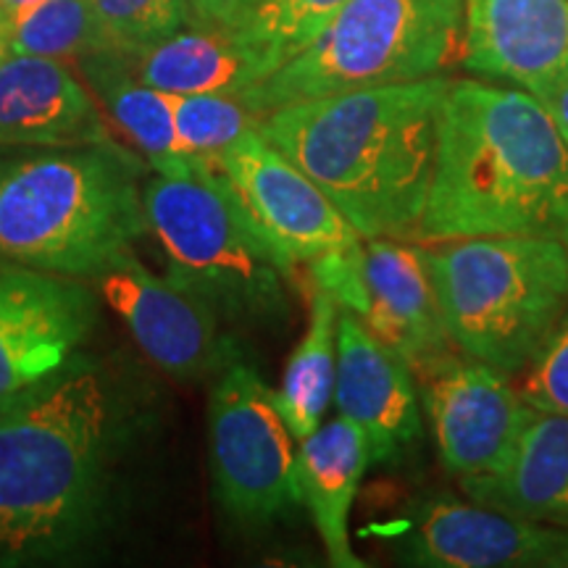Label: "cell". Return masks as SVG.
<instances>
[{
    "instance_id": "obj_1",
    "label": "cell",
    "mask_w": 568,
    "mask_h": 568,
    "mask_svg": "<svg viewBox=\"0 0 568 568\" xmlns=\"http://www.w3.org/2000/svg\"><path fill=\"white\" fill-rule=\"evenodd\" d=\"M126 435L124 387L82 351L0 400V566L63 558L101 529Z\"/></svg>"
},
{
    "instance_id": "obj_2",
    "label": "cell",
    "mask_w": 568,
    "mask_h": 568,
    "mask_svg": "<svg viewBox=\"0 0 568 568\" xmlns=\"http://www.w3.org/2000/svg\"><path fill=\"white\" fill-rule=\"evenodd\" d=\"M450 80L379 84L284 103L258 132L297 163L364 240L416 243Z\"/></svg>"
},
{
    "instance_id": "obj_3",
    "label": "cell",
    "mask_w": 568,
    "mask_h": 568,
    "mask_svg": "<svg viewBox=\"0 0 568 568\" xmlns=\"http://www.w3.org/2000/svg\"><path fill=\"white\" fill-rule=\"evenodd\" d=\"M568 213V148L529 90L450 80L416 243L556 234Z\"/></svg>"
},
{
    "instance_id": "obj_4",
    "label": "cell",
    "mask_w": 568,
    "mask_h": 568,
    "mask_svg": "<svg viewBox=\"0 0 568 568\" xmlns=\"http://www.w3.org/2000/svg\"><path fill=\"white\" fill-rule=\"evenodd\" d=\"M151 163L119 140L0 145V266L92 282L148 234Z\"/></svg>"
},
{
    "instance_id": "obj_5",
    "label": "cell",
    "mask_w": 568,
    "mask_h": 568,
    "mask_svg": "<svg viewBox=\"0 0 568 568\" xmlns=\"http://www.w3.org/2000/svg\"><path fill=\"white\" fill-rule=\"evenodd\" d=\"M458 353L524 372L568 314V253L556 234H495L426 245Z\"/></svg>"
},
{
    "instance_id": "obj_6",
    "label": "cell",
    "mask_w": 568,
    "mask_h": 568,
    "mask_svg": "<svg viewBox=\"0 0 568 568\" xmlns=\"http://www.w3.org/2000/svg\"><path fill=\"white\" fill-rule=\"evenodd\" d=\"M466 0H347L324 32L243 101L266 116L284 103L416 82L464 63Z\"/></svg>"
},
{
    "instance_id": "obj_7",
    "label": "cell",
    "mask_w": 568,
    "mask_h": 568,
    "mask_svg": "<svg viewBox=\"0 0 568 568\" xmlns=\"http://www.w3.org/2000/svg\"><path fill=\"white\" fill-rule=\"evenodd\" d=\"M148 234L169 261V276L216 305L224 318H274L293 276L216 163L151 172L142 182Z\"/></svg>"
},
{
    "instance_id": "obj_8",
    "label": "cell",
    "mask_w": 568,
    "mask_h": 568,
    "mask_svg": "<svg viewBox=\"0 0 568 568\" xmlns=\"http://www.w3.org/2000/svg\"><path fill=\"white\" fill-rule=\"evenodd\" d=\"M297 439L255 368L232 364L209 400V456L219 506L234 521L258 527L301 503Z\"/></svg>"
},
{
    "instance_id": "obj_9",
    "label": "cell",
    "mask_w": 568,
    "mask_h": 568,
    "mask_svg": "<svg viewBox=\"0 0 568 568\" xmlns=\"http://www.w3.org/2000/svg\"><path fill=\"white\" fill-rule=\"evenodd\" d=\"M134 343L163 374L197 382L237 364L222 311L187 284L148 268L134 247L92 280Z\"/></svg>"
},
{
    "instance_id": "obj_10",
    "label": "cell",
    "mask_w": 568,
    "mask_h": 568,
    "mask_svg": "<svg viewBox=\"0 0 568 568\" xmlns=\"http://www.w3.org/2000/svg\"><path fill=\"white\" fill-rule=\"evenodd\" d=\"M216 169L293 274L364 240L324 190L258 130L226 148Z\"/></svg>"
},
{
    "instance_id": "obj_11",
    "label": "cell",
    "mask_w": 568,
    "mask_h": 568,
    "mask_svg": "<svg viewBox=\"0 0 568 568\" xmlns=\"http://www.w3.org/2000/svg\"><path fill=\"white\" fill-rule=\"evenodd\" d=\"M439 460L460 479L500 474L535 408L497 368L450 353L416 374Z\"/></svg>"
},
{
    "instance_id": "obj_12",
    "label": "cell",
    "mask_w": 568,
    "mask_h": 568,
    "mask_svg": "<svg viewBox=\"0 0 568 568\" xmlns=\"http://www.w3.org/2000/svg\"><path fill=\"white\" fill-rule=\"evenodd\" d=\"M395 558L414 568H568V529L435 497L410 510Z\"/></svg>"
},
{
    "instance_id": "obj_13",
    "label": "cell",
    "mask_w": 568,
    "mask_h": 568,
    "mask_svg": "<svg viewBox=\"0 0 568 568\" xmlns=\"http://www.w3.org/2000/svg\"><path fill=\"white\" fill-rule=\"evenodd\" d=\"M98 316L101 295L88 280L0 266V400L67 364Z\"/></svg>"
},
{
    "instance_id": "obj_14",
    "label": "cell",
    "mask_w": 568,
    "mask_h": 568,
    "mask_svg": "<svg viewBox=\"0 0 568 568\" xmlns=\"http://www.w3.org/2000/svg\"><path fill=\"white\" fill-rule=\"evenodd\" d=\"M337 414L364 429L376 464H389L422 432L416 374L351 311L339 308Z\"/></svg>"
},
{
    "instance_id": "obj_15",
    "label": "cell",
    "mask_w": 568,
    "mask_h": 568,
    "mask_svg": "<svg viewBox=\"0 0 568 568\" xmlns=\"http://www.w3.org/2000/svg\"><path fill=\"white\" fill-rule=\"evenodd\" d=\"M368 332L418 374L456 353L439 308L426 245L410 240H364Z\"/></svg>"
},
{
    "instance_id": "obj_16",
    "label": "cell",
    "mask_w": 568,
    "mask_h": 568,
    "mask_svg": "<svg viewBox=\"0 0 568 568\" xmlns=\"http://www.w3.org/2000/svg\"><path fill=\"white\" fill-rule=\"evenodd\" d=\"M113 126L69 61L11 53L0 63V145L111 142Z\"/></svg>"
},
{
    "instance_id": "obj_17",
    "label": "cell",
    "mask_w": 568,
    "mask_h": 568,
    "mask_svg": "<svg viewBox=\"0 0 568 568\" xmlns=\"http://www.w3.org/2000/svg\"><path fill=\"white\" fill-rule=\"evenodd\" d=\"M466 69L535 92L568 63V0H466Z\"/></svg>"
},
{
    "instance_id": "obj_18",
    "label": "cell",
    "mask_w": 568,
    "mask_h": 568,
    "mask_svg": "<svg viewBox=\"0 0 568 568\" xmlns=\"http://www.w3.org/2000/svg\"><path fill=\"white\" fill-rule=\"evenodd\" d=\"M368 464L372 453L364 429L339 414L297 445V493L308 508L326 558L337 568L364 566L353 552L347 521Z\"/></svg>"
},
{
    "instance_id": "obj_19",
    "label": "cell",
    "mask_w": 568,
    "mask_h": 568,
    "mask_svg": "<svg viewBox=\"0 0 568 568\" xmlns=\"http://www.w3.org/2000/svg\"><path fill=\"white\" fill-rule=\"evenodd\" d=\"M124 55L138 80L172 95H243L268 77L264 63L245 42L226 27L213 24H187L153 45Z\"/></svg>"
},
{
    "instance_id": "obj_20",
    "label": "cell",
    "mask_w": 568,
    "mask_h": 568,
    "mask_svg": "<svg viewBox=\"0 0 568 568\" xmlns=\"http://www.w3.org/2000/svg\"><path fill=\"white\" fill-rule=\"evenodd\" d=\"M460 485L479 506L568 529V416L535 410L510 464Z\"/></svg>"
},
{
    "instance_id": "obj_21",
    "label": "cell",
    "mask_w": 568,
    "mask_h": 568,
    "mask_svg": "<svg viewBox=\"0 0 568 568\" xmlns=\"http://www.w3.org/2000/svg\"><path fill=\"white\" fill-rule=\"evenodd\" d=\"M74 63L111 122L126 134L134 151L151 163L153 172H180L193 163L176 140L172 95L138 80L122 51L109 48Z\"/></svg>"
},
{
    "instance_id": "obj_22",
    "label": "cell",
    "mask_w": 568,
    "mask_h": 568,
    "mask_svg": "<svg viewBox=\"0 0 568 568\" xmlns=\"http://www.w3.org/2000/svg\"><path fill=\"white\" fill-rule=\"evenodd\" d=\"M337 326L339 305L322 290H314L305 335L284 366L280 389H274L276 406L297 443L324 424L329 403L335 400Z\"/></svg>"
},
{
    "instance_id": "obj_23",
    "label": "cell",
    "mask_w": 568,
    "mask_h": 568,
    "mask_svg": "<svg viewBox=\"0 0 568 568\" xmlns=\"http://www.w3.org/2000/svg\"><path fill=\"white\" fill-rule=\"evenodd\" d=\"M345 3L347 0H237L224 27L274 74L303 53Z\"/></svg>"
},
{
    "instance_id": "obj_24",
    "label": "cell",
    "mask_w": 568,
    "mask_h": 568,
    "mask_svg": "<svg viewBox=\"0 0 568 568\" xmlns=\"http://www.w3.org/2000/svg\"><path fill=\"white\" fill-rule=\"evenodd\" d=\"M9 19L11 53L80 61L111 48L92 0H40Z\"/></svg>"
},
{
    "instance_id": "obj_25",
    "label": "cell",
    "mask_w": 568,
    "mask_h": 568,
    "mask_svg": "<svg viewBox=\"0 0 568 568\" xmlns=\"http://www.w3.org/2000/svg\"><path fill=\"white\" fill-rule=\"evenodd\" d=\"M172 95V92H169ZM174 130L182 153L190 161L216 163L226 148L247 132L258 130L261 113L240 95L201 92V95H172Z\"/></svg>"
},
{
    "instance_id": "obj_26",
    "label": "cell",
    "mask_w": 568,
    "mask_h": 568,
    "mask_svg": "<svg viewBox=\"0 0 568 568\" xmlns=\"http://www.w3.org/2000/svg\"><path fill=\"white\" fill-rule=\"evenodd\" d=\"M111 48L134 53L190 24L187 0H92Z\"/></svg>"
},
{
    "instance_id": "obj_27",
    "label": "cell",
    "mask_w": 568,
    "mask_h": 568,
    "mask_svg": "<svg viewBox=\"0 0 568 568\" xmlns=\"http://www.w3.org/2000/svg\"><path fill=\"white\" fill-rule=\"evenodd\" d=\"M524 372V400L542 414L568 416V314Z\"/></svg>"
},
{
    "instance_id": "obj_28",
    "label": "cell",
    "mask_w": 568,
    "mask_h": 568,
    "mask_svg": "<svg viewBox=\"0 0 568 568\" xmlns=\"http://www.w3.org/2000/svg\"><path fill=\"white\" fill-rule=\"evenodd\" d=\"M531 95H537L539 103L548 109L552 122L558 126L560 138H564L568 148V63H564V67H560L542 88L531 92Z\"/></svg>"
},
{
    "instance_id": "obj_29",
    "label": "cell",
    "mask_w": 568,
    "mask_h": 568,
    "mask_svg": "<svg viewBox=\"0 0 568 568\" xmlns=\"http://www.w3.org/2000/svg\"><path fill=\"white\" fill-rule=\"evenodd\" d=\"M237 0H187L190 24L224 27Z\"/></svg>"
},
{
    "instance_id": "obj_30",
    "label": "cell",
    "mask_w": 568,
    "mask_h": 568,
    "mask_svg": "<svg viewBox=\"0 0 568 568\" xmlns=\"http://www.w3.org/2000/svg\"><path fill=\"white\" fill-rule=\"evenodd\" d=\"M11 55V19L0 9V63Z\"/></svg>"
},
{
    "instance_id": "obj_31",
    "label": "cell",
    "mask_w": 568,
    "mask_h": 568,
    "mask_svg": "<svg viewBox=\"0 0 568 568\" xmlns=\"http://www.w3.org/2000/svg\"><path fill=\"white\" fill-rule=\"evenodd\" d=\"M34 3H40V0H0V9L9 13V17H13V13L30 9Z\"/></svg>"
},
{
    "instance_id": "obj_32",
    "label": "cell",
    "mask_w": 568,
    "mask_h": 568,
    "mask_svg": "<svg viewBox=\"0 0 568 568\" xmlns=\"http://www.w3.org/2000/svg\"><path fill=\"white\" fill-rule=\"evenodd\" d=\"M556 237L560 240V243H564L566 253H568V213H566V216H564V222L558 224V230H556Z\"/></svg>"
}]
</instances>
